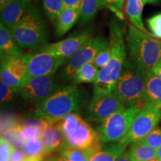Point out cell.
Masks as SVG:
<instances>
[{"label": "cell", "mask_w": 161, "mask_h": 161, "mask_svg": "<svg viewBox=\"0 0 161 161\" xmlns=\"http://www.w3.org/2000/svg\"><path fill=\"white\" fill-rule=\"evenodd\" d=\"M110 45L111 58L108 64L99 70L93 84L92 96L107 94L114 91L116 82L127 60L126 46L122 28L115 20L110 23Z\"/></svg>", "instance_id": "obj_1"}, {"label": "cell", "mask_w": 161, "mask_h": 161, "mask_svg": "<svg viewBox=\"0 0 161 161\" xmlns=\"http://www.w3.org/2000/svg\"><path fill=\"white\" fill-rule=\"evenodd\" d=\"M19 47L40 49L49 40V29L44 16L37 5L29 4L21 21L10 30Z\"/></svg>", "instance_id": "obj_2"}, {"label": "cell", "mask_w": 161, "mask_h": 161, "mask_svg": "<svg viewBox=\"0 0 161 161\" xmlns=\"http://www.w3.org/2000/svg\"><path fill=\"white\" fill-rule=\"evenodd\" d=\"M86 98L84 90L77 84H72L58 90L49 98L37 104L35 111L54 122L77 111L85 104Z\"/></svg>", "instance_id": "obj_3"}, {"label": "cell", "mask_w": 161, "mask_h": 161, "mask_svg": "<svg viewBox=\"0 0 161 161\" xmlns=\"http://www.w3.org/2000/svg\"><path fill=\"white\" fill-rule=\"evenodd\" d=\"M146 70L131 59H127L114 87L124 108H131L143 96L146 86Z\"/></svg>", "instance_id": "obj_4"}, {"label": "cell", "mask_w": 161, "mask_h": 161, "mask_svg": "<svg viewBox=\"0 0 161 161\" xmlns=\"http://www.w3.org/2000/svg\"><path fill=\"white\" fill-rule=\"evenodd\" d=\"M130 59L146 70H151L161 60V41L130 25L125 36Z\"/></svg>", "instance_id": "obj_5"}, {"label": "cell", "mask_w": 161, "mask_h": 161, "mask_svg": "<svg viewBox=\"0 0 161 161\" xmlns=\"http://www.w3.org/2000/svg\"><path fill=\"white\" fill-rule=\"evenodd\" d=\"M140 111L136 107H123L102 122L97 128L102 143L121 142L128 134Z\"/></svg>", "instance_id": "obj_6"}, {"label": "cell", "mask_w": 161, "mask_h": 161, "mask_svg": "<svg viewBox=\"0 0 161 161\" xmlns=\"http://www.w3.org/2000/svg\"><path fill=\"white\" fill-rule=\"evenodd\" d=\"M109 44L110 40L102 36L92 38L66 62L60 73V78L64 80H72L78 69L93 61L98 53Z\"/></svg>", "instance_id": "obj_7"}, {"label": "cell", "mask_w": 161, "mask_h": 161, "mask_svg": "<svg viewBox=\"0 0 161 161\" xmlns=\"http://www.w3.org/2000/svg\"><path fill=\"white\" fill-rule=\"evenodd\" d=\"M161 119V108L157 107L141 110L125 137L119 144L128 146L130 143L142 140L158 125Z\"/></svg>", "instance_id": "obj_8"}, {"label": "cell", "mask_w": 161, "mask_h": 161, "mask_svg": "<svg viewBox=\"0 0 161 161\" xmlns=\"http://www.w3.org/2000/svg\"><path fill=\"white\" fill-rule=\"evenodd\" d=\"M23 59L27 65L29 77L53 75L66 60V58L46 52L25 54Z\"/></svg>", "instance_id": "obj_9"}, {"label": "cell", "mask_w": 161, "mask_h": 161, "mask_svg": "<svg viewBox=\"0 0 161 161\" xmlns=\"http://www.w3.org/2000/svg\"><path fill=\"white\" fill-rule=\"evenodd\" d=\"M58 90L53 75L26 78L18 92L27 102L39 104Z\"/></svg>", "instance_id": "obj_10"}, {"label": "cell", "mask_w": 161, "mask_h": 161, "mask_svg": "<svg viewBox=\"0 0 161 161\" xmlns=\"http://www.w3.org/2000/svg\"><path fill=\"white\" fill-rule=\"evenodd\" d=\"M122 108L123 106L114 92L92 96L86 116L90 122L101 124Z\"/></svg>", "instance_id": "obj_11"}, {"label": "cell", "mask_w": 161, "mask_h": 161, "mask_svg": "<svg viewBox=\"0 0 161 161\" xmlns=\"http://www.w3.org/2000/svg\"><path fill=\"white\" fill-rule=\"evenodd\" d=\"M98 146H102L98 132L80 117L75 128L64 137V143L62 147L87 148Z\"/></svg>", "instance_id": "obj_12"}, {"label": "cell", "mask_w": 161, "mask_h": 161, "mask_svg": "<svg viewBox=\"0 0 161 161\" xmlns=\"http://www.w3.org/2000/svg\"><path fill=\"white\" fill-rule=\"evenodd\" d=\"M1 80L18 92L26 78L28 69L23 57H10L1 59Z\"/></svg>", "instance_id": "obj_13"}, {"label": "cell", "mask_w": 161, "mask_h": 161, "mask_svg": "<svg viewBox=\"0 0 161 161\" xmlns=\"http://www.w3.org/2000/svg\"><path fill=\"white\" fill-rule=\"evenodd\" d=\"M92 32L90 30H86L65 40L54 43L46 44L38 50L40 52H46L64 58H70L92 39Z\"/></svg>", "instance_id": "obj_14"}, {"label": "cell", "mask_w": 161, "mask_h": 161, "mask_svg": "<svg viewBox=\"0 0 161 161\" xmlns=\"http://www.w3.org/2000/svg\"><path fill=\"white\" fill-rule=\"evenodd\" d=\"M134 107L140 110L152 107L161 108V79L152 70L146 71L143 96Z\"/></svg>", "instance_id": "obj_15"}, {"label": "cell", "mask_w": 161, "mask_h": 161, "mask_svg": "<svg viewBox=\"0 0 161 161\" xmlns=\"http://www.w3.org/2000/svg\"><path fill=\"white\" fill-rule=\"evenodd\" d=\"M29 4L24 0H13L1 10V23L11 30L23 19Z\"/></svg>", "instance_id": "obj_16"}, {"label": "cell", "mask_w": 161, "mask_h": 161, "mask_svg": "<svg viewBox=\"0 0 161 161\" xmlns=\"http://www.w3.org/2000/svg\"><path fill=\"white\" fill-rule=\"evenodd\" d=\"M44 157L49 155L64 143V138L58 121L52 122L41 138Z\"/></svg>", "instance_id": "obj_17"}, {"label": "cell", "mask_w": 161, "mask_h": 161, "mask_svg": "<svg viewBox=\"0 0 161 161\" xmlns=\"http://www.w3.org/2000/svg\"><path fill=\"white\" fill-rule=\"evenodd\" d=\"M0 55L1 59L10 57H23L21 48L14 40L11 32L3 23L0 24Z\"/></svg>", "instance_id": "obj_18"}, {"label": "cell", "mask_w": 161, "mask_h": 161, "mask_svg": "<svg viewBox=\"0 0 161 161\" xmlns=\"http://www.w3.org/2000/svg\"><path fill=\"white\" fill-rule=\"evenodd\" d=\"M80 18L79 9L66 8L63 10L55 23V33L58 37L67 33Z\"/></svg>", "instance_id": "obj_19"}, {"label": "cell", "mask_w": 161, "mask_h": 161, "mask_svg": "<svg viewBox=\"0 0 161 161\" xmlns=\"http://www.w3.org/2000/svg\"><path fill=\"white\" fill-rule=\"evenodd\" d=\"M102 146L87 148H77L65 146L60 148V155L71 161H90L92 156L101 150Z\"/></svg>", "instance_id": "obj_20"}, {"label": "cell", "mask_w": 161, "mask_h": 161, "mask_svg": "<svg viewBox=\"0 0 161 161\" xmlns=\"http://www.w3.org/2000/svg\"><path fill=\"white\" fill-rule=\"evenodd\" d=\"M143 5L142 0H127L125 13L134 27L146 33L142 18Z\"/></svg>", "instance_id": "obj_21"}, {"label": "cell", "mask_w": 161, "mask_h": 161, "mask_svg": "<svg viewBox=\"0 0 161 161\" xmlns=\"http://www.w3.org/2000/svg\"><path fill=\"white\" fill-rule=\"evenodd\" d=\"M125 148L126 146L119 143L108 145L96 153L90 161H116Z\"/></svg>", "instance_id": "obj_22"}, {"label": "cell", "mask_w": 161, "mask_h": 161, "mask_svg": "<svg viewBox=\"0 0 161 161\" xmlns=\"http://www.w3.org/2000/svg\"><path fill=\"white\" fill-rule=\"evenodd\" d=\"M99 69L91 62L84 65L78 70L73 79L72 80V84H94L97 79Z\"/></svg>", "instance_id": "obj_23"}, {"label": "cell", "mask_w": 161, "mask_h": 161, "mask_svg": "<svg viewBox=\"0 0 161 161\" xmlns=\"http://www.w3.org/2000/svg\"><path fill=\"white\" fill-rule=\"evenodd\" d=\"M129 151L134 161H149L157 158V149L151 148L141 140L132 143Z\"/></svg>", "instance_id": "obj_24"}, {"label": "cell", "mask_w": 161, "mask_h": 161, "mask_svg": "<svg viewBox=\"0 0 161 161\" xmlns=\"http://www.w3.org/2000/svg\"><path fill=\"white\" fill-rule=\"evenodd\" d=\"M1 138L3 139L14 149L23 148L27 141L23 132L21 125L6 130L5 132L1 134Z\"/></svg>", "instance_id": "obj_25"}, {"label": "cell", "mask_w": 161, "mask_h": 161, "mask_svg": "<svg viewBox=\"0 0 161 161\" xmlns=\"http://www.w3.org/2000/svg\"><path fill=\"white\" fill-rule=\"evenodd\" d=\"M99 8L98 0H81L79 8L80 24L86 25L92 22Z\"/></svg>", "instance_id": "obj_26"}, {"label": "cell", "mask_w": 161, "mask_h": 161, "mask_svg": "<svg viewBox=\"0 0 161 161\" xmlns=\"http://www.w3.org/2000/svg\"><path fill=\"white\" fill-rule=\"evenodd\" d=\"M43 6L46 16L55 25L60 14L65 8L63 0H43Z\"/></svg>", "instance_id": "obj_27"}, {"label": "cell", "mask_w": 161, "mask_h": 161, "mask_svg": "<svg viewBox=\"0 0 161 161\" xmlns=\"http://www.w3.org/2000/svg\"><path fill=\"white\" fill-rule=\"evenodd\" d=\"M26 158H35V157L43 155V146L41 139H31L26 141L23 148Z\"/></svg>", "instance_id": "obj_28"}, {"label": "cell", "mask_w": 161, "mask_h": 161, "mask_svg": "<svg viewBox=\"0 0 161 161\" xmlns=\"http://www.w3.org/2000/svg\"><path fill=\"white\" fill-rule=\"evenodd\" d=\"M100 8H108L114 12L116 17L120 19H124V15L122 12L124 0H98Z\"/></svg>", "instance_id": "obj_29"}, {"label": "cell", "mask_w": 161, "mask_h": 161, "mask_svg": "<svg viewBox=\"0 0 161 161\" xmlns=\"http://www.w3.org/2000/svg\"><path fill=\"white\" fill-rule=\"evenodd\" d=\"M23 117L17 115H11V114H4L1 117V134L6 130L14 127L19 125L22 123Z\"/></svg>", "instance_id": "obj_30"}, {"label": "cell", "mask_w": 161, "mask_h": 161, "mask_svg": "<svg viewBox=\"0 0 161 161\" xmlns=\"http://www.w3.org/2000/svg\"><path fill=\"white\" fill-rule=\"evenodd\" d=\"M141 141L151 148L158 149L161 146V128H155Z\"/></svg>", "instance_id": "obj_31"}, {"label": "cell", "mask_w": 161, "mask_h": 161, "mask_svg": "<svg viewBox=\"0 0 161 161\" xmlns=\"http://www.w3.org/2000/svg\"><path fill=\"white\" fill-rule=\"evenodd\" d=\"M111 47H110V45L109 44L107 47L102 49L99 53H98V55L96 56L92 63L100 70L104 67L109 62L110 58H111Z\"/></svg>", "instance_id": "obj_32"}, {"label": "cell", "mask_w": 161, "mask_h": 161, "mask_svg": "<svg viewBox=\"0 0 161 161\" xmlns=\"http://www.w3.org/2000/svg\"><path fill=\"white\" fill-rule=\"evenodd\" d=\"M147 24L152 35L161 39V13L148 19Z\"/></svg>", "instance_id": "obj_33"}, {"label": "cell", "mask_w": 161, "mask_h": 161, "mask_svg": "<svg viewBox=\"0 0 161 161\" xmlns=\"http://www.w3.org/2000/svg\"><path fill=\"white\" fill-rule=\"evenodd\" d=\"M15 92H17L16 90L1 80L0 82V101H1V103H5V102L11 101L13 98Z\"/></svg>", "instance_id": "obj_34"}, {"label": "cell", "mask_w": 161, "mask_h": 161, "mask_svg": "<svg viewBox=\"0 0 161 161\" xmlns=\"http://www.w3.org/2000/svg\"><path fill=\"white\" fill-rule=\"evenodd\" d=\"M14 148L6 142L3 139L1 138L0 142V161H9L11 160L12 154Z\"/></svg>", "instance_id": "obj_35"}, {"label": "cell", "mask_w": 161, "mask_h": 161, "mask_svg": "<svg viewBox=\"0 0 161 161\" xmlns=\"http://www.w3.org/2000/svg\"><path fill=\"white\" fill-rule=\"evenodd\" d=\"M25 159L26 156L23 150L14 149L11 155V161H25Z\"/></svg>", "instance_id": "obj_36"}, {"label": "cell", "mask_w": 161, "mask_h": 161, "mask_svg": "<svg viewBox=\"0 0 161 161\" xmlns=\"http://www.w3.org/2000/svg\"><path fill=\"white\" fill-rule=\"evenodd\" d=\"M66 8H80L81 0H63Z\"/></svg>", "instance_id": "obj_37"}, {"label": "cell", "mask_w": 161, "mask_h": 161, "mask_svg": "<svg viewBox=\"0 0 161 161\" xmlns=\"http://www.w3.org/2000/svg\"><path fill=\"white\" fill-rule=\"evenodd\" d=\"M116 161H134V159H133L131 154H130V151H126L123 154L121 155L119 158L117 159Z\"/></svg>", "instance_id": "obj_38"}, {"label": "cell", "mask_w": 161, "mask_h": 161, "mask_svg": "<svg viewBox=\"0 0 161 161\" xmlns=\"http://www.w3.org/2000/svg\"><path fill=\"white\" fill-rule=\"evenodd\" d=\"M151 70H152L158 78H160L161 79V61L159 62L158 64H156V65L152 68V69Z\"/></svg>", "instance_id": "obj_39"}, {"label": "cell", "mask_w": 161, "mask_h": 161, "mask_svg": "<svg viewBox=\"0 0 161 161\" xmlns=\"http://www.w3.org/2000/svg\"><path fill=\"white\" fill-rule=\"evenodd\" d=\"M43 156H38L35 157V158H26L25 161H43Z\"/></svg>", "instance_id": "obj_40"}, {"label": "cell", "mask_w": 161, "mask_h": 161, "mask_svg": "<svg viewBox=\"0 0 161 161\" xmlns=\"http://www.w3.org/2000/svg\"><path fill=\"white\" fill-rule=\"evenodd\" d=\"M13 0H0V9H3L6 5H8Z\"/></svg>", "instance_id": "obj_41"}, {"label": "cell", "mask_w": 161, "mask_h": 161, "mask_svg": "<svg viewBox=\"0 0 161 161\" xmlns=\"http://www.w3.org/2000/svg\"><path fill=\"white\" fill-rule=\"evenodd\" d=\"M143 5L146 4H156L160 2V0H142Z\"/></svg>", "instance_id": "obj_42"}, {"label": "cell", "mask_w": 161, "mask_h": 161, "mask_svg": "<svg viewBox=\"0 0 161 161\" xmlns=\"http://www.w3.org/2000/svg\"><path fill=\"white\" fill-rule=\"evenodd\" d=\"M157 158L161 161V146L157 149Z\"/></svg>", "instance_id": "obj_43"}, {"label": "cell", "mask_w": 161, "mask_h": 161, "mask_svg": "<svg viewBox=\"0 0 161 161\" xmlns=\"http://www.w3.org/2000/svg\"><path fill=\"white\" fill-rule=\"evenodd\" d=\"M55 161H71V160H68V159H66L65 158H63V157H60V158L56 159Z\"/></svg>", "instance_id": "obj_44"}, {"label": "cell", "mask_w": 161, "mask_h": 161, "mask_svg": "<svg viewBox=\"0 0 161 161\" xmlns=\"http://www.w3.org/2000/svg\"><path fill=\"white\" fill-rule=\"evenodd\" d=\"M24 1H25L26 3H30L31 1H33V0H24Z\"/></svg>", "instance_id": "obj_45"}, {"label": "cell", "mask_w": 161, "mask_h": 161, "mask_svg": "<svg viewBox=\"0 0 161 161\" xmlns=\"http://www.w3.org/2000/svg\"><path fill=\"white\" fill-rule=\"evenodd\" d=\"M43 161H55V160H54L53 159H49V160H43Z\"/></svg>", "instance_id": "obj_46"}, {"label": "cell", "mask_w": 161, "mask_h": 161, "mask_svg": "<svg viewBox=\"0 0 161 161\" xmlns=\"http://www.w3.org/2000/svg\"><path fill=\"white\" fill-rule=\"evenodd\" d=\"M160 61H161V60H160Z\"/></svg>", "instance_id": "obj_47"}]
</instances>
